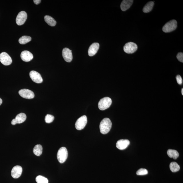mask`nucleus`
Listing matches in <instances>:
<instances>
[{
    "instance_id": "1",
    "label": "nucleus",
    "mask_w": 183,
    "mask_h": 183,
    "mask_svg": "<svg viewBox=\"0 0 183 183\" xmlns=\"http://www.w3.org/2000/svg\"><path fill=\"white\" fill-rule=\"evenodd\" d=\"M112 123L110 119L106 118H104L101 122L100 128L101 133L103 134H107L110 131Z\"/></svg>"
},
{
    "instance_id": "2",
    "label": "nucleus",
    "mask_w": 183,
    "mask_h": 183,
    "mask_svg": "<svg viewBox=\"0 0 183 183\" xmlns=\"http://www.w3.org/2000/svg\"><path fill=\"white\" fill-rule=\"evenodd\" d=\"M68 157V152L66 148L62 147L58 150L57 154V160L60 163L63 164L66 160Z\"/></svg>"
},
{
    "instance_id": "3",
    "label": "nucleus",
    "mask_w": 183,
    "mask_h": 183,
    "mask_svg": "<svg viewBox=\"0 0 183 183\" xmlns=\"http://www.w3.org/2000/svg\"><path fill=\"white\" fill-rule=\"evenodd\" d=\"M112 103V100L109 97H105L101 99L98 102L99 109L101 110H104L110 107Z\"/></svg>"
},
{
    "instance_id": "4",
    "label": "nucleus",
    "mask_w": 183,
    "mask_h": 183,
    "mask_svg": "<svg viewBox=\"0 0 183 183\" xmlns=\"http://www.w3.org/2000/svg\"><path fill=\"white\" fill-rule=\"evenodd\" d=\"M177 22L175 20H172L166 23L162 27V30L165 33H169L173 31L176 29Z\"/></svg>"
},
{
    "instance_id": "5",
    "label": "nucleus",
    "mask_w": 183,
    "mask_h": 183,
    "mask_svg": "<svg viewBox=\"0 0 183 183\" xmlns=\"http://www.w3.org/2000/svg\"><path fill=\"white\" fill-rule=\"evenodd\" d=\"M138 47L136 43L133 42H129L126 43L124 47V52L128 54H132L137 50Z\"/></svg>"
},
{
    "instance_id": "6",
    "label": "nucleus",
    "mask_w": 183,
    "mask_h": 183,
    "mask_svg": "<svg viewBox=\"0 0 183 183\" xmlns=\"http://www.w3.org/2000/svg\"><path fill=\"white\" fill-rule=\"evenodd\" d=\"M87 123V117L83 115L79 118L76 122L75 126L77 130H80L84 129Z\"/></svg>"
},
{
    "instance_id": "7",
    "label": "nucleus",
    "mask_w": 183,
    "mask_h": 183,
    "mask_svg": "<svg viewBox=\"0 0 183 183\" xmlns=\"http://www.w3.org/2000/svg\"><path fill=\"white\" fill-rule=\"evenodd\" d=\"M0 61L5 65H8L12 63L11 57L7 53L3 52L0 54Z\"/></svg>"
},
{
    "instance_id": "8",
    "label": "nucleus",
    "mask_w": 183,
    "mask_h": 183,
    "mask_svg": "<svg viewBox=\"0 0 183 183\" xmlns=\"http://www.w3.org/2000/svg\"><path fill=\"white\" fill-rule=\"evenodd\" d=\"M18 93L22 98L27 99H32L34 98L35 96L33 92L29 89H21L19 91Z\"/></svg>"
},
{
    "instance_id": "9",
    "label": "nucleus",
    "mask_w": 183,
    "mask_h": 183,
    "mask_svg": "<svg viewBox=\"0 0 183 183\" xmlns=\"http://www.w3.org/2000/svg\"><path fill=\"white\" fill-rule=\"evenodd\" d=\"M27 17V15L25 11L20 12L16 18V23L18 25H21L25 23Z\"/></svg>"
},
{
    "instance_id": "10",
    "label": "nucleus",
    "mask_w": 183,
    "mask_h": 183,
    "mask_svg": "<svg viewBox=\"0 0 183 183\" xmlns=\"http://www.w3.org/2000/svg\"><path fill=\"white\" fill-rule=\"evenodd\" d=\"M30 76L33 81L36 83H40L43 82V79L41 74L36 71H31L30 73Z\"/></svg>"
},
{
    "instance_id": "11",
    "label": "nucleus",
    "mask_w": 183,
    "mask_h": 183,
    "mask_svg": "<svg viewBox=\"0 0 183 183\" xmlns=\"http://www.w3.org/2000/svg\"><path fill=\"white\" fill-rule=\"evenodd\" d=\"M26 115L24 113H20L16 116L15 119L13 120L11 122L12 125H15L16 124H20L23 123L26 120Z\"/></svg>"
},
{
    "instance_id": "12",
    "label": "nucleus",
    "mask_w": 183,
    "mask_h": 183,
    "mask_svg": "<svg viewBox=\"0 0 183 183\" xmlns=\"http://www.w3.org/2000/svg\"><path fill=\"white\" fill-rule=\"evenodd\" d=\"M62 55L64 60L65 61L69 63L72 61L73 59V56L72 51L67 48L63 49Z\"/></svg>"
},
{
    "instance_id": "13",
    "label": "nucleus",
    "mask_w": 183,
    "mask_h": 183,
    "mask_svg": "<svg viewBox=\"0 0 183 183\" xmlns=\"http://www.w3.org/2000/svg\"><path fill=\"white\" fill-rule=\"evenodd\" d=\"M22 172V168L21 166H16L13 168L11 174L13 178L16 179L21 176Z\"/></svg>"
},
{
    "instance_id": "14",
    "label": "nucleus",
    "mask_w": 183,
    "mask_h": 183,
    "mask_svg": "<svg viewBox=\"0 0 183 183\" xmlns=\"http://www.w3.org/2000/svg\"><path fill=\"white\" fill-rule=\"evenodd\" d=\"M130 144V142L128 140H121L116 143V147L120 150H123L127 148Z\"/></svg>"
},
{
    "instance_id": "15",
    "label": "nucleus",
    "mask_w": 183,
    "mask_h": 183,
    "mask_svg": "<svg viewBox=\"0 0 183 183\" xmlns=\"http://www.w3.org/2000/svg\"><path fill=\"white\" fill-rule=\"evenodd\" d=\"M21 57L22 60L25 62L30 61L33 58V56L31 53L27 51H24L22 52Z\"/></svg>"
},
{
    "instance_id": "16",
    "label": "nucleus",
    "mask_w": 183,
    "mask_h": 183,
    "mask_svg": "<svg viewBox=\"0 0 183 183\" xmlns=\"http://www.w3.org/2000/svg\"><path fill=\"white\" fill-rule=\"evenodd\" d=\"M100 44L98 43H94L89 47L88 50L89 56H92L96 55L99 49Z\"/></svg>"
},
{
    "instance_id": "17",
    "label": "nucleus",
    "mask_w": 183,
    "mask_h": 183,
    "mask_svg": "<svg viewBox=\"0 0 183 183\" xmlns=\"http://www.w3.org/2000/svg\"><path fill=\"white\" fill-rule=\"evenodd\" d=\"M133 2V0H124L122 1L120 5V8L122 11H124L131 7Z\"/></svg>"
},
{
    "instance_id": "18",
    "label": "nucleus",
    "mask_w": 183,
    "mask_h": 183,
    "mask_svg": "<svg viewBox=\"0 0 183 183\" xmlns=\"http://www.w3.org/2000/svg\"><path fill=\"white\" fill-rule=\"evenodd\" d=\"M167 154L170 158L176 160L179 156L178 152L174 150L169 149L167 151Z\"/></svg>"
},
{
    "instance_id": "19",
    "label": "nucleus",
    "mask_w": 183,
    "mask_h": 183,
    "mask_svg": "<svg viewBox=\"0 0 183 183\" xmlns=\"http://www.w3.org/2000/svg\"><path fill=\"white\" fill-rule=\"evenodd\" d=\"M45 20L46 22L51 26L54 27L56 25V22L53 18L48 15H46L45 17Z\"/></svg>"
},
{
    "instance_id": "20",
    "label": "nucleus",
    "mask_w": 183,
    "mask_h": 183,
    "mask_svg": "<svg viewBox=\"0 0 183 183\" xmlns=\"http://www.w3.org/2000/svg\"><path fill=\"white\" fill-rule=\"evenodd\" d=\"M154 5V3L153 2H149L146 3L143 9V11L145 13H147L150 12L153 9Z\"/></svg>"
},
{
    "instance_id": "21",
    "label": "nucleus",
    "mask_w": 183,
    "mask_h": 183,
    "mask_svg": "<svg viewBox=\"0 0 183 183\" xmlns=\"http://www.w3.org/2000/svg\"><path fill=\"white\" fill-rule=\"evenodd\" d=\"M34 154L37 156H39L43 153V147L40 144H37L35 146L33 150Z\"/></svg>"
},
{
    "instance_id": "22",
    "label": "nucleus",
    "mask_w": 183,
    "mask_h": 183,
    "mask_svg": "<svg viewBox=\"0 0 183 183\" xmlns=\"http://www.w3.org/2000/svg\"><path fill=\"white\" fill-rule=\"evenodd\" d=\"M170 168L173 172H178L180 169V166L177 162H172L170 163Z\"/></svg>"
},
{
    "instance_id": "23",
    "label": "nucleus",
    "mask_w": 183,
    "mask_h": 183,
    "mask_svg": "<svg viewBox=\"0 0 183 183\" xmlns=\"http://www.w3.org/2000/svg\"><path fill=\"white\" fill-rule=\"evenodd\" d=\"M31 37L30 36H24L20 38L18 41L21 44L25 45L31 41Z\"/></svg>"
},
{
    "instance_id": "24",
    "label": "nucleus",
    "mask_w": 183,
    "mask_h": 183,
    "mask_svg": "<svg viewBox=\"0 0 183 183\" xmlns=\"http://www.w3.org/2000/svg\"><path fill=\"white\" fill-rule=\"evenodd\" d=\"M36 181L37 183H48V179L41 175L38 176L36 177Z\"/></svg>"
},
{
    "instance_id": "25",
    "label": "nucleus",
    "mask_w": 183,
    "mask_h": 183,
    "mask_svg": "<svg viewBox=\"0 0 183 183\" xmlns=\"http://www.w3.org/2000/svg\"><path fill=\"white\" fill-rule=\"evenodd\" d=\"M54 119V117L52 115L50 114H47L46 115L45 118V122L47 123H51L52 122Z\"/></svg>"
},
{
    "instance_id": "26",
    "label": "nucleus",
    "mask_w": 183,
    "mask_h": 183,
    "mask_svg": "<svg viewBox=\"0 0 183 183\" xmlns=\"http://www.w3.org/2000/svg\"><path fill=\"white\" fill-rule=\"evenodd\" d=\"M148 174V170L143 168L138 170L136 172V174L138 175H147Z\"/></svg>"
},
{
    "instance_id": "27",
    "label": "nucleus",
    "mask_w": 183,
    "mask_h": 183,
    "mask_svg": "<svg viewBox=\"0 0 183 183\" xmlns=\"http://www.w3.org/2000/svg\"><path fill=\"white\" fill-rule=\"evenodd\" d=\"M177 58L179 61L182 62V63H183V54L182 53H178V54L177 55Z\"/></svg>"
},
{
    "instance_id": "28",
    "label": "nucleus",
    "mask_w": 183,
    "mask_h": 183,
    "mask_svg": "<svg viewBox=\"0 0 183 183\" xmlns=\"http://www.w3.org/2000/svg\"><path fill=\"white\" fill-rule=\"evenodd\" d=\"M176 79L177 83H178L179 85H181L182 84L183 80L182 77H181L180 75H177L176 77Z\"/></svg>"
},
{
    "instance_id": "29",
    "label": "nucleus",
    "mask_w": 183,
    "mask_h": 183,
    "mask_svg": "<svg viewBox=\"0 0 183 183\" xmlns=\"http://www.w3.org/2000/svg\"><path fill=\"white\" fill-rule=\"evenodd\" d=\"M33 1L34 3H35L36 5H38L41 3V0H34Z\"/></svg>"
},
{
    "instance_id": "30",
    "label": "nucleus",
    "mask_w": 183,
    "mask_h": 183,
    "mask_svg": "<svg viewBox=\"0 0 183 183\" xmlns=\"http://www.w3.org/2000/svg\"><path fill=\"white\" fill-rule=\"evenodd\" d=\"M3 100H2L0 98V106L1 105V104H2Z\"/></svg>"
},
{
    "instance_id": "31",
    "label": "nucleus",
    "mask_w": 183,
    "mask_h": 183,
    "mask_svg": "<svg viewBox=\"0 0 183 183\" xmlns=\"http://www.w3.org/2000/svg\"><path fill=\"white\" fill-rule=\"evenodd\" d=\"M182 96H183V89L182 88Z\"/></svg>"
}]
</instances>
